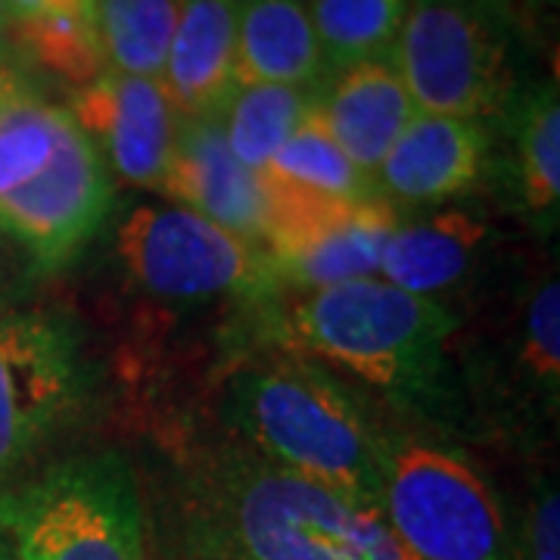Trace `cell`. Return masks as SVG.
I'll return each instance as SVG.
<instances>
[{"label": "cell", "mask_w": 560, "mask_h": 560, "mask_svg": "<svg viewBox=\"0 0 560 560\" xmlns=\"http://www.w3.org/2000/svg\"><path fill=\"white\" fill-rule=\"evenodd\" d=\"M455 327L458 318L442 300L361 278L302 293L280 320V337L308 359L408 401L436 386Z\"/></svg>", "instance_id": "3957f363"}, {"label": "cell", "mask_w": 560, "mask_h": 560, "mask_svg": "<svg viewBox=\"0 0 560 560\" xmlns=\"http://www.w3.org/2000/svg\"><path fill=\"white\" fill-rule=\"evenodd\" d=\"M231 415L259 458L368 508L381 504L383 440L352 393L315 361L275 359L243 371Z\"/></svg>", "instance_id": "7a4b0ae2"}, {"label": "cell", "mask_w": 560, "mask_h": 560, "mask_svg": "<svg viewBox=\"0 0 560 560\" xmlns=\"http://www.w3.org/2000/svg\"><path fill=\"white\" fill-rule=\"evenodd\" d=\"M489 241V228L467 212H442L433 219L396 228L383 246L381 271L386 283L411 296L440 300L474 275Z\"/></svg>", "instance_id": "e0dca14e"}, {"label": "cell", "mask_w": 560, "mask_h": 560, "mask_svg": "<svg viewBox=\"0 0 560 560\" xmlns=\"http://www.w3.org/2000/svg\"><path fill=\"white\" fill-rule=\"evenodd\" d=\"M389 57L427 116L486 121L514 103L504 0H411Z\"/></svg>", "instance_id": "8992f818"}, {"label": "cell", "mask_w": 560, "mask_h": 560, "mask_svg": "<svg viewBox=\"0 0 560 560\" xmlns=\"http://www.w3.org/2000/svg\"><path fill=\"white\" fill-rule=\"evenodd\" d=\"M0 283H3V246H0Z\"/></svg>", "instance_id": "f1b7e54d"}, {"label": "cell", "mask_w": 560, "mask_h": 560, "mask_svg": "<svg viewBox=\"0 0 560 560\" xmlns=\"http://www.w3.org/2000/svg\"><path fill=\"white\" fill-rule=\"evenodd\" d=\"M113 175L94 143L62 106L60 135L47 165L0 197V234H10L40 271L75 261L113 212Z\"/></svg>", "instance_id": "9c48e42d"}, {"label": "cell", "mask_w": 560, "mask_h": 560, "mask_svg": "<svg viewBox=\"0 0 560 560\" xmlns=\"http://www.w3.org/2000/svg\"><path fill=\"white\" fill-rule=\"evenodd\" d=\"M7 28L44 20H79L97 25V0H3Z\"/></svg>", "instance_id": "484cf974"}, {"label": "cell", "mask_w": 560, "mask_h": 560, "mask_svg": "<svg viewBox=\"0 0 560 560\" xmlns=\"http://www.w3.org/2000/svg\"><path fill=\"white\" fill-rule=\"evenodd\" d=\"M523 371L551 405L560 386V280L551 275L533 290L523 315Z\"/></svg>", "instance_id": "cb8c5ba5"}, {"label": "cell", "mask_w": 560, "mask_h": 560, "mask_svg": "<svg viewBox=\"0 0 560 560\" xmlns=\"http://www.w3.org/2000/svg\"><path fill=\"white\" fill-rule=\"evenodd\" d=\"M327 72L389 57L411 0H305Z\"/></svg>", "instance_id": "603a6c76"}, {"label": "cell", "mask_w": 560, "mask_h": 560, "mask_svg": "<svg viewBox=\"0 0 560 560\" xmlns=\"http://www.w3.org/2000/svg\"><path fill=\"white\" fill-rule=\"evenodd\" d=\"M10 38H7V10H3V0H0V60H10Z\"/></svg>", "instance_id": "4316f807"}, {"label": "cell", "mask_w": 560, "mask_h": 560, "mask_svg": "<svg viewBox=\"0 0 560 560\" xmlns=\"http://www.w3.org/2000/svg\"><path fill=\"white\" fill-rule=\"evenodd\" d=\"M327 75V60L305 0H243L237 84L320 88Z\"/></svg>", "instance_id": "2e32d148"}, {"label": "cell", "mask_w": 560, "mask_h": 560, "mask_svg": "<svg viewBox=\"0 0 560 560\" xmlns=\"http://www.w3.org/2000/svg\"><path fill=\"white\" fill-rule=\"evenodd\" d=\"M514 548L517 560H560V495L555 480H545L536 489L523 536Z\"/></svg>", "instance_id": "d4e9b609"}, {"label": "cell", "mask_w": 560, "mask_h": 560, "mask_svg": "<svg viewBox=\"0 0 560 560\" xmlns=\"http://www.w3.org/2000/svg\"><path fill=\"white\" fill-rule=\"evenodd\" d=\"M243 0H187L172 35L162 88L180 119H221L237 84Z\"/></svg>", "instance_id": "5bb4252c"}, {"label": "cell", "mask_w": 560, "mask_h": 560, "mask_svg": "<svg viewBox=\"0 0 560 560\" xmlns=\"http://www.w3.org/2000/svg\"><path fill=\"white\" fill-rule=\"evenodd\" d=\"M377 508L415 560H517L489 480L440 442L383 440Z\"/></svg>", "instance_id": "5b68a950"}, {"label": "cell", "mask_w": 560, "mask_h": 560, "mask_svg": "<svg viewBox=\"0 0 560 560\" xmlns=\"http://www.w3.org/2000/svg\"><path fill=\"white\" fill-rule=\"evenodd\" d=\"M261 178L278 180L283 187H293L302 194H312L320 200L334 202H371L381 200L374 178L359 172L349 156L334 143L327 128L320 125L315 109L290 135V140L275 153L261 172Z\"/></svg>", "instance_id": "44dd1931"}, {"label": "cell", "mask_w": 560, "mask_h": 560, "mask_svg": "<svg viewBox=\"0 0 560 560\" xmlns=\"http://www.w3.org/2000/svg\"><path fill=\"white\" fill-rule=\"evenodd\" d=\"M88 389L79 327L50 312L0 318V477L16 470Z\"/></svg>", "instance_id": "ba28073f"}, {"label": "cell", "mask_w": 560, "mask_h": 560, "mask_svg": "<svg viewBox=\"0 0 560 560\" xmlns=\"http://www.w3.org/2000/svg\"><path fill=\"white\" fill-rule=\"evenodd\" d=\"M315 116L368 178L418 116L393 57L355 62L330 72L315 94Z\"/></svg>", "instance_id": "4fadbf2b"}, {"label": "cell", "mask_w": 560, "mask_h": 560, "mask_svg": "<svg viewBox=\"0 0 560 560\" xmlns=\"http://www.w3.org/2000/svg\"><path fill=\"white\" fill-rule=\"evenodd\" d=\"M162 194L261 253L265 190L259 175L231 153L221 119H180Z\"/></svg>", "instance_id": "8fae6325"}, {"label": "cell", "mask_w": 560, "mask_h": 560, "mask_svg": "<svg viewBox=\"0 0 560 560\" xmlns=\"http://www.w3.org/2000/svg\"><path fill=\"white\" fill-rule=\"evenodd\" d=\"M16 560H147L131 467L116 452L66 458L0 495Z\"/></svg>", "instance_id": "277c9868"}, {"label": "cell", "mask_w": 560, "mask_h": 560, "mask_svg": "<svg viewBox=\"0 0 560 560\" xmlns=\"http://www.w3.org/2000/svg\"><path fill=\"white\" fill-rule=\"evenodd\" d=\"M399 228V215L386 200L355 202L320 224L293 249L265 259L271 287L287 283L302 293L374 278L381 271L383 246Z\"/></svg>", "instance_id": "9a60e30c"}, {"label": "cell", "mask_w": 560, "mask_h": 560, "mask_svg": "<svg viewBox=\"0 0 560 560\" xmlns=\"http://www.w3.org/2000/svg\"><path fill=\"white\" fill-rule=\"evenodd\" d=\"M492 135L486 121L418 113L381 162V200L436 206L464 197L486 175Z\"/></svg>", "instance_id": "7c38bea8"}, {"label": "cell", "mask_w": 560, "mask_h": 560, "mask_svg": "<svg viewBox=\"0 0 560 560\" xmlns=\"http://www.w3.org/2000/svg\"><path fill=\"white\" fill-rule=\"evenodd\" d=\"M66 113L94 143L106 172L131 187L162 194L180 116L160 79L106 69L72 94Z\"/></svg>", "instance_id": "30bf717a"}, {"label": "cell", "mask_w": 560, "mask_h": 560, "mask_svg": "<svg viewBox=\"0 0 560 560\" xmlns=\"http://www.w3.org/2000/svg\"><path fill=\"white\" fill-rule=\"evenodd\" d=\"M0 560H16L13 558V551H10V545H7V539L0 536Z\"/></svg>", "instance_id": "83f0119b"}, {"label": "cell", "mask_w": 560, "mask_h": 560, "mask_svg": "<svg viewBox=\"0 0 560 560\" xmlns=\"http://www.w3.org/2000/svg\"><path fill=\"white\" fill-rule=\"evenodd\" d=\"M116 253L128 280L160 302L256 300L271 290L259 249L178 202L135 206L119 224Z\"/></svg>", "instance_id": "52a82bcc"}, {"label": "cell", "mask_w": 560, "mask_h": 560, "mask_svg": "<svg viewBox=\"0 0 560 560\" xmlns=\"http://www.w3.org/2000/svg\"><path fill=\"white\" fill-rule=\"evenodd\" d=\"M60 121L62 106L44 101L16 62L0 60V197L47 165Z\"/></svg>", "instance_id": "ac0fdd59"}, {"label": "cell", "mask_w": 560, "mask_h": 560, "mask_svg": "<svg viewBox=\"0 0 560 560\" xmlns=\"http://www.w3.org/2000/svg\"><path fill=\"white\" fill-rule=\"evenodd\" d=\"M514 106V156L526 212L555 224L560 209V101L558 84L526 91Z\"/></svg>", "instance_id": "ffe728a7"}, {"label": "cell", "mask_w": 560, "mask_h": 560, "mask_svg": "<svg viewBox=\"0 0 560 560\" xmlns=\"http://www.w3.org/2000/svg\"><path fill=\"white\" fill-rule=\"evenodd\" d=\"M187 0H97L106 66L125 75L160 79Z\"/></svg>", "instance_id": "7402d4cb"}, {"label": "cell", "mask_w": 560, "mask_h": 560, "mask_svg": "<svg viewBox=\"0 0 560 560\" xmlns=\"http://www.w3.org/2000/svg\"><path fill=\"white\" fill-rule=\"evenodd\" d=\"M318 88L241 84L221 113L231 153L249 172H261L315 109Z\"/></svg>", "instance_id": "d6986e66"}, {"label": "cell", "mask_w": 560, "mask_h": 560, "mask_svg": "<svg viewBox=\"0 0 560 560\" xmlns=\"http://www.w3.org/2000/svg\"><path fill=\"white\" fill-rule=\"evenodd\" d=\"M190 539L202 560H415L377 508L224 448L194 480Z\"/></svg>", "instance_id": "6da1fadb"}]
</instances>
